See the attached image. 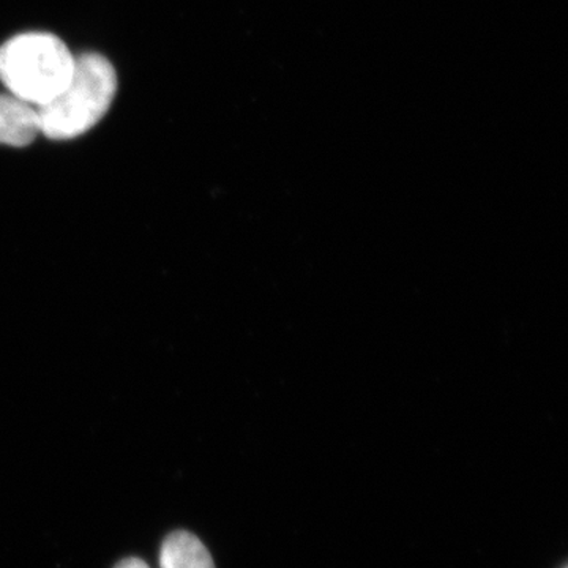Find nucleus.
<instances>
[{"instance_id": "f257e3e1", "label": "nucleus", "mask_w": 568, "mask_h": 568, "mask_svg": "<svg viewBox=\"0 0 568 568\" xmlns=\"http://www.w3.org/2000/svg\"><path fill=\"white\" fill-rule=\"evenodd\" d=\"M118 92V74L102 54L88 52L74 58L69 82L51 102L37 108L40 133L54 141L73 140L93 129Z\"/></svg>"}, {"instance_id": "f03ea898", "label": "nucleus", "mask_w": 568, "mask_h": 568, "mask_svg": "<svg viewBox=\"0 0 568 568\" xmlns=\"http://www.w3.org/2000/svg\"><path fill=\"white\" fill-rule=\"evenodd\" d=\"M73 67V54L52 33H21L0 47V82L10 95L36 108L65 88Z\"/></svg>"}, {"instance_id": "7ed1b4c3", "label": "nucleus", "mask_w": 568, "mask_h": 568, "mask_svg": "<svg viewBox=\"0 0 568 568\" xmlns=\"http://www.w3.org/2000/svg\"><path fill=\"white\" fill-rule=\"evenodd\" d=\"M37 108L13 95H0V144L26 148L39 136Z\"/></svg>"}, {"instance_id": "20e7f679", "label": "nucleus", "mask_w": 568, "mask_h": 568, "mask_svg": "<svg viewBox=\"0 0 568 568\" xmlns=\"http://www.w3.org/2000/svg\"><path fill=\"white\" fill-rule=\"evenodd\" d=\"M160 568H215L203 541L186 530H175L164 540Z\"/></svg>"}, {"instance_id": "39448f33", "label": "nucleus", "mask_w": 568, "mask_h": 568, "mask_svg": "<svg viewBox=\"0 0 568 568\" xmlns=\"http://www.w3.org/2000/svg\"><path fill=\"white\" fill-rule=\"evenodd\" d=\"M114 568H149V566L144 562V560L138 558H129L123 559L122 562H119Z\"/></svg>"}]
</instances>
